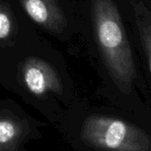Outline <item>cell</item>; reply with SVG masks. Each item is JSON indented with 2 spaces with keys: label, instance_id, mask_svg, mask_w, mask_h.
Instances as JSON below:
<instances>
[{
  "label": "cell",
  "instance_id": "6da1fadb",
  "mask_svg": "<svg viewBox=\"0 0 151 151\" xmlns=\"http://www.w3.org/2000/svg\"><path fill=\"white\" fill-rule=\"evenodd\" d=\"M97 44L105 66L117 86L131 90L136 77L133 51L117 5L112 0H92Z\"/></svg>",
  "mask_w": 151,
  "mask_h": 151
},
{
  "label": "cell",
  "instance_id": "7a4b0ae2",
  "mask_svg": "<svg viewBox=\"0 0 151 151\" xmlns=\"http://www.w3.org/2000/svg\"><path fill=\"white\" fill-rule=\"evenodd\" d=\"M82 138L102 151H150L151 138L141 128L126 121L92 116L85 121Z\"/></svg>",
  "mask_w": 151,
  "mask_h": 151
},
{
  "label": "cell",
  "instance_id": "3957f363",
  "mask_svg": "<svg viewBox=\"0 0 151 151\" xmlns=\"http://www.w3.org/2000/svg\"><path fill=\"white\" fill-rule=\"evenodd\" d=\"M22 80L27 90L36 96L50 93H62L63 85L58 73L44 60L30 57L21 66Z\"/></svg>",
  "mask_w": 151,
  "mask_h": 151
},
{
  "label": "cell",
  "instance_id": "277c9868",
  "mask_svg": "<svg viewBox=\"0 0 151 151\" xmlns=\"http://www.w3.org/2000/svg\"><path fill=\"white\" fill-rule=\"evenodd\" d=\"M27 14L44 29L60 33L67 27L66 17L58 0H19Z\"/></svg>",
  "mask_w": 151,
  "mask_h": 151
},
{
  "label": "cell",
  "instance_id": "5b68a950",
  "mask_svg": "<svg viewBox=\"0 0 151 151\" xmlns=\"http://www.w3.org/2000/svg\"><path fill=\"white\" fill-rule=\"evenodd\" d=\"M134 11L142 45L146 53L151 73V7L139 3L134 5Z\"/></svg>",
  "mask_w": 151,
  "mask_h": 151
},
{
  "label": "cell",
  "instance_id": "8992f818",
  "mask_svg": "<svg viewBox=\"0 0 151 151\" xmlns=\"http://www.w3.org/2000/svg\"><path fill=\"white\" fill-rule=\"evenodd\" d=\"M18 134V126L14 120L7 117L0 118V145L12 142Z\"/></svg>",
  "mask_w": 151,
  "mask_h": 151
},
{
  "label": "cell",
  "instance_id": "52a82bcc",
  "mask_svg": "<svg viewBox=\"0 0 151 151\" xmlns=\"http://www.w3.org/2000/svg\"><path fill=\"white\" fill-rule=\"evenodd\" d=\"M12 28V20L11 13L4 4L0 0V39L9 37Z\"/></svg>",
  "mask_w": 151,
  "mask_h": 151
}]
</instances>
